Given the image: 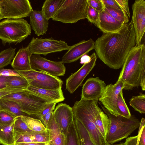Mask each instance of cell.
<instances>
[{"label":"cell","instance_id":"cell-39","mask_svg":"<svg viewBox=\"0 0 145 145\" xmlns=\"http://www.w3.org/2000/svg\"><path fill=\"white\" fill-rule=\"evenodd\" d=\"M57 102L50 103L46 105L37 116L40 119L45 115L51 110H53Z\"/></svg>","mask_w":145,"mask_h":145},{"label":"cell","instance_id":"cell-41","mask_svg":"<svg viewBox=\"0 0 145 145\" xmlns=\"http://www.w3.org/2000/svg\"><path fill=\"white\" fill-rule=\"evenodd\" d=\"M121 9L125 11L129 18L130 17V14L128 0H115Z\"/></svg>","mask_w":145,"mask_h":145},{"label":"cell","instance_id":"cell-32","mask_svg":"<svg viewBox=\"0 0 145 145\" xmlns=\"http://www.w3.org/2000/svg\"><path fill=\"white\" fill-rule=\"evenodd\" d=\"M16 49L10 47L0 52V69L11 63L14 57Z\"/></svg>","mask_w":145,"mask_h":145},{"label":"cell","instance_id":"cell-27","mask_svg":"<svg viewBox=\"0 0 145 145\" xmlns=\"http://www.w3.org/2000/svg\"><path fill=\"white\" fill-rule=\"evenodd\" d=\"M29 128L35 132H48V129L40 120L25 116H20Z\"/></svg>","mask_w":145,"mask_h":145},{"label":"cell","instance_id":"cell-26","mask_svg":"<svg viewBox=\"0 0 145 145\" xmlns=\"http://www.w3.org/2000/svg\"><path fill=\"white\" fill-rule=\"evenodd\" d=\"M0 144L3 145H14L13 124L8 126L0 123Z\"/></svg>","mask_w":145,"mask_h":145},{"label":"cell","instance_id":"cell-6","mask_svg":"<svg viewBox=\"0 0 145 145\" xmlns=\"http://www.w3.org/2000/svg\"><path fill=\"white\" fill-rule=\"evenodd\" d=\"M1 98L14 101L19 105L22 112L29 115L36 116L48 104L56 102L42 97L27 89Z\"/></svg>","mask_w":145,"mask_h":145},{"label":"cell","instance_id":"cell-2","mask_svg":"<svg viewBox=\"0 0 145 145\" xmlns=\"http://www.w3.org/2000/svg\"><path fill=\"white\" fill-rule=\"evenodd\" d=\"M143 73H145V46L140 43L131 49L122 67L118 79L123 84V89L131 90L140 86Z\"/></svg>","mask_w":145,"mask_h":145},{"label":"cell","instance_id":"cell-48","mask_svg":"<svg viewBox=\"0 0 145 145\" xmlns=\"http://www.w3.org/2000/svg\"><path fill=\"white\" fill-rule=\"evenodd\" d=\"M45 144L43 143L38 142L20 143H16L14 145H44Z\"/></svg>","mask_w":145,"mask_h":145},{"label":"cell","instance_id":"cell-14","mask_svg":"<svg viewBox=\"0 0 145 145\" xmlns=\"http://www.w3.org/2000/svg\"><path fill=\"white\" fill-rule=\"evenodd\" d=\"M90 56L91 59L89 62L84 64L78 71L66 79V89L70 93H73L81 86L84 79L95 66L97 59L95 53L93 52Z\"/></svg>","mask_w":145,"mask_h":145},{"label":"cell","instance_id":"cell-38","mask_svg":"<svg viewBox=\"0 0 145 145\" xmlns=\"http://www.w3.org/2000/svg\"><path fill=\"white\" fill-rule=\"evenodd\" d=\"M23 89L12 87L7 86L0 89V99L11 94L19 92L23 90Z\"/></svg>","mask_w":145,"mask_h":145},{"label":"cell","instance_id":"cell-20","mask_svg":"<svg viewBox=\"0 0 145 145\" xmlns=\"http://www.w3.org/2000/svg\"><path fill=\"white\" fill-rule=\"evenodd\" d=\"M54 118L60 128L65 130L72 120L73 113L72 108L65 103H60L53 112Z\"/></svg>","mask_w":145,"mask_h":145},{"label":"cell","instance_id":"cell-34","mask_svg":"<svg viewBox=\"0 0 145 145\" xmlns=\"http://www.w3.org/2000/svg\"><path fill=\"white\" fill-rule=\"evenodd\" d=\"M82 145H95L89 132L81 122L79 123Z\"/></svg>","mask_w":145,"mask_h":145},{"label":"cell","instance_id":"cell-12","mask_svg":"<svg viewBox=\"0 0 145 145\" xmlns=\"http://www.w3.org/2000/svg\"><path fill=\"white\" fill-rule=\"evenodd\" d=\"M124 84L121 80L118 79L115 84L106 86L103 94L99 99L100 101L106 109L111 114L116 116L119 115L118 112L116 103L118 97Z\"/></svg>","mask_w":145,"mask_h":145},{"label":"cell","instance_id":"cell-9","mask_svg":"<svg viewBox=\"0 0 145 145\" xmlns=\"http://www.w3.org/2000/svg\"><path fill=\"white\" fill-rule=\"evenodd\" d=\"M32 10L29 0H0V12L3 19H22L29 16Z\"/></svg>","mask_w":145,"mask_h":145},{"label":"cell","instance_id":"cell-55","mask_svg":"<svg viewBox=\"0 0 145 145\" xmlns=\"http://www.w3.org/2000/svg\"><path fill=\"white\" fill-rule=\"evenodd\" d=\"M50 145H53V144H50Z\"/></svg>","mask_w":145,"mask_h":145},{"label":"cell","instance_id":"cell-46","mask_svg":"<svg viewBox=\"0 0 145 145\" xmlns=\"http://www.w3.org/2000/svg\"><path fill=\"white\" fill-rule=\"evenodd\" d=\"M91 59V57L90 56L85 54L80 58V63L81 64H84L89 62Z\"/></svg>","mask_w":145,"mask_h":145},{"label":"cell","instance_id":"cell-33","mask_svg":"<svg viewBox=\"0 0 145 145\" xmlns=\"http://www.w3.org/2000/svg\"><path fill=\"white\" fill-rule=\"evenodd\" d=\"M14 136L23 133L33 132L22 120L20 116L15 118L13 123Z\"/></svg>","mask_w":145,"mask_h":145},{"label":"cell","instance_id":"cell-3","mask_svg":"<svg viewBox=\"0 0 145 145\" xmlns=\"http://www.w3.org/2000/svg\"><path fill=\"white\" fill-rule=\"evenodd\" d=\"M98 100H86L82 99L76 101L72 107L73 115L89 132L95 145H103L106 142L97 128L95 115L100 108Z\"/></svg>","mask_w":145,"mask_h":145},{"label":"cell","instance_id":"cell-17","mask_svg":"<svg viewBox=\"0 0 145 145\" xmlns=\"http://www.w3.org/2000/svg\"><path fill=\"white\" fill-rule=\"evenodd\" d=\"M125 25L103 10L99 13V20L96 26L103 33H106L117 32Z\"/></svg>","mask_w":145,"mask_h":145},{"label":"cell","instance_id":"cell-53","mask_svg":"<svg viewBox=\"0 0 145 145\" xmlns=\"http://www.w3.org/2000/svg\"><path fill=\"white\" fill-rule=\"evenodd\" d=\"M103 145H109V144L106 142Z\"/></svg>","mask_w":145,"mask_h":145},{"label":"cell","instance_id":"cell-15","mask_svg":"<svg viewBox=\"0 0 145 145\" xmlns=\"http://www.w3.org/2000/svg\"><path fill=\"white\" fill-rule=\"evenodd\" d=\"M94 49L95 42L91 38L87 40H82L70 46L61 61L63 64L74 62Z\"/></svg>","mask_w":145,"mask_h":145},{"label":"cell","instance_id":"cell-43","mask_svg":"<svg viewBox=\"0 0 145 145\" xmlns=\"http://www.w3.org/2000/svg\"><path fill=\"white\" fill-rule=\"evenodd\" d=\"M103 5L107 6L113 8L121 9L115 0H101Z\"/></svg>","mask_w":145,"mask_h":145},{"label":"cell","instance_id":"cell-8","mask_svg":"<svg viewBox=\"0 0 145 145\" xmlns=\"http://www.w3.org/2000/svg\"><path fill=\"white\" fill-rule=\"evenodd\" d=\"M27 80L30 86L39 88L55 90L61 88L62 80L44 72L32 70L16 71Z\"/></svg>","mask_w":145,"mask_h":145},{"label":"cell","instance_id":"cell-21","mask_svg":"<svg viewBox=\"0 0 145 145\" xmlns=\"http://www.w3.org/2000/svg\"><path fill=\"white\" fill-rule=\"evenodd\" d=\"M48 127L49 142L54 145H66L65 137L61 132L60 127L54 118L53 112Z\"/></svg>","mask_w":145,"mask_h":145},{"label":"cell","instance_id":"cell-51","mask_svg":"<svg viewBox=\"0 0 145 145\" xmlns=\"http://www.w3.org/2000/svg\"><path fill=\"white\" fill-rule=\"evenodd\" d=\"M109 145H125L124 143V142H120V143L116 144H109Z\"/></svg>","mask_w":145,"mask_h":145},{"label":"cell","instance_id":"cell-11","mask_svg":"<svg viewBox=\"0 0 145 145\" xmlns=\"http://www.w3.org/2000/svg\"><path fill=\"white\" fill-rule=\"evenodd\" d=\"M30 63L32 70L44 72L55 76H63L66 71V68L61 61H56L48 60L40 55L32 54Z\"/></svg>","mask_w":145,"mask_h":145},{"label":"cell","instance_id":"cell-45","mask_svg":"<svg viewBox=\"0 0 145 145\" xmlns=\"http://www.w3.org/2000/svg\"><path fill=\"white\" fill-rule=\"evenodd\" d=\"M53 110H51L42 117L41 119L42 121L44 126L47 128L48 124Z\"/></svg>","mask_w":145,"mask_h":145},{"label":"cell","instance_id":"cell-13","mask_svg":"<svg viewBox=\"0 0 145 145\" xmlns=\"http://www.w3.org/2000/svg\"><path fill=\"white\" fill-rule=\"evenodd\" d=\"M132 20L135 35L136 45L140 44L145 31V1L135 0L132 5Z\"/></svg>","mask_w":145,"mask_h":145},{"label":"cell","instance_id":"cell-52","mask_svg":"<svg viewBox=\"0 0 145 145\" xmlns=\"http://www.w3.org/2000/svg\"><path fill=\"white\" fill-rule=\"evenodd\" d=\"M3 19V18L2 17V16L1 15L0 12V20H1Z\"/></svg>","mask_w":145,"mask_h":145},{"label":"cell","instance_id":"cell-10","mask_svg":"<svg viewBox=\"0 0 145 145\" xmlns=\"http://www.w3.org/2000/svg\"><path fill=\"white\" fill-rule=\"evenodd\" d=\"M27 47L32 54L46 56L51 53L68 50L70 46L64 41L52 38L33 37Z\"/></svg>","mask_w":145,"mask_h":145},{"label":"cell","instance_id":"cell-42","mask_svg":"<svg viewBox=\"0 0 145 145\" xmlns=\"http://www.w3.org/2000/svg\"><path fill=\"white\" fill-rule=\"evenodd\" d=\"M0 75L5 76H20L16 71L14 69L3 68L0 69Z\"/></svg>","mask_w":145,"mask_h":145},{"label":"cell","instance_id":"cell-31","mask_svg":"<svg viewBox=\"0 0 145 145\" xmlns=\"http://www.w3.org/2000/svg\"><path fill=\"white\" fill-rule=\"evenodd\" d=\"M116 107L119 115L127 118L131 116V115L123 97L122 90L118 95Z\"/></svg>","mask_w":145,"mask_h":145},{"label":"cell","instance_id":"cell-35","mask_svg":"<svg viewBox=\"0 0 145 145\" xmlns=\"http://www.w3.org/2000/svg\"><path fill=\"white\" fill-rule=\"evenodd\" d=\"M100 12L88 5L87 11V19L89 22L96 26L99 17Z\"/></svg>","mask_w":145,"mask_h":145},{"label":"cell","instance_id":"cell-56","mask_svg":"<svg viewBox=\"0 0 145 145\" xmlns=\"http://www.w3.org/2000/svg\"></svg>","mask_w":145,"mask_h":145},{"label":"cell","instance_id":"cell-28","mask_svg":"<svg viewBox=\"0 0 145 145\" xmlns=\"http://www.w3.org/2000/svg\"><path fill=\"white\" fill-rule=\"evenodd\" d=\"M103 10L124 24L129 23V18L126 13L121 9L103 5Z\"/></svg>","mask_w":145,"mask_h":145},{"label":"cell","instance_id":"cell-47","mask_svg":"<svg viewBox=\"0 0 145 145\" xmlns=\"http://www.w3.org/2000/svg\"><path fill=\"white\" fill-rule=\"evenodd\" d=\"M7 76L0 75V89L7 87L6 79Z\"/></svg>","mask_w":145,"mask_h":145},{"label":"cell","instance_id":"cell-22","mask_svg":"<svg viewBox=\"0 0 145 145\" xmlns=\"http://www.w3.org/2000/svg\"><path fill=\"white\" fill-rule=\"evenodd\" d=\"M27 89L40 96L57 103L65 99L61 88L55 90H49L29 86Z\"/></svg>","mask_w":145,"mask_h":145},{"label":"cell","instance_id":"cell-36","mask_svg":"<svg viewBox=\"0 0 145 145\" xmlns=\"http://www.w3.org/2000/svg\"><path fill=\"white\" fill-rule=\"evenodd\" d=\"M15 118L8 113L3 111H0V123L7 125H12L14 121Z\"/></svg>","mask_w":145,"mask_h":145},{"label":"cell","instance_id":"cell-29","mask_svg":"<svg viewBox=\"0 0 145 145\" xmlns=\"http://www.w3.org/2000/svg\"><path fill=\"white\" fill-rule=\"evenodd\" d=\"M7 86L27 89L29 86L28 82L24 77L20 76H7L6 79Z\"/></svg>","mask_w":145,"mask_h":145},{"label":"cell","instance_id":"cell-44","mask_svg":"<svg viewBox=\"0 0 145 145\" xmlns=\"http://www.w3.org/2000/svg\"><path fill=\"white\" fill-rule=\"evenodd\" d=\"M138 136L139 143L141 145H145V126L142 127L140 134Z\"/></svg>","mask_w":145,"mask_h":145},{"label":"cell","instance_id":"cell-49","mask_svg":"<svg viewBox=\"0 0 145 145\" xmlns=\"http://www.w3.org/2000/svg\"><path fill=\"white\" fill-rule=\"evenodd\" d=\"M145 119L142 118L141 119V120L140 121V123L138 127V135L139 134H140V132L141 131V130L142 128V127L145 126Z\"/></svg>","mask_w":145,"mask_h":145},{"label":"cell","instance_id":"cell-40","mask_svg":"<svg viewBox=\"0 0 145 145\" xmlns=\"http://www.w3.org/2000/svg\"><path fill=\"white\" fill-rule=\"evenodd\" d=\"M88 5L99 12L103 10V5L101 0H88Z\"/></svg>","mask_w":145,"mask_h":145},{"label":"cell","instance_id":"cell-16","mask_svg":"<svg viewBox=\"0 0 145 145\" xmlns=\"http://www.w3.org/2000/svg\"><path fill=\"white\" fill-rule=\"evenodd\" d=\"M106 86L105 82L98 77L89 78L82 86L81 98L86 100H98Z\"/></svg>","mask_w":145,"mask_h":145},{"label":"cell","instance_id":"cell-23","mask_svg":"<svg viewBox=\"0 0 145 145\" xmlns=\"http://www.w3.org/2000/svg\"><path fill=\"white\" fill-rule=\"evenodd\" d=\"M0 111L5 112L14 118L27 114L22 112L19 105L14 101L0 99Z\"/></svg>","mask_w":145,"mask_h":145},{"label":"cell","instance_id":"cell-1","mask_svg":"<svg viewBox=\"0 0 145 145\" xmlns=\"http://www.w3.org/2000/svg\"><path fill=\"white\" fill-rule=\"evenodd\" d=\"M136 45L132 21L115 33H103L95 42V50L100 59L110 68L122 67L131 49Z\"/></svg>","mask_w":145,"mask_h":145},{"label":"cell","instance_id":"cell-19","mask_svg":"<svg viewBox=\"0 0 145 145\" xmlns=\"http://www.w3.org/2000/svg\"><path fill=\"white\" fill-rule=\"evenodd\" d=\"M32 54L27 47L20 48L11 63L13 68L16 71L32 70L30 63V59Z\"/></svg>","mask_w":145,"mask_h":145},{"label":"cell","instance_id":"cell-37","mask_svg":"<svg viewBox=\"0 0 145 145\" xmlns=\"http://www.w3.org/2000/svg\"><path fill=\"white\" fill-rule=\"evenodd\" d=\"M47 132H32L31 133L36 142L46 143L49 142V135H48Z\"/></svg>","mask_w":145,"mask_h":145},{"label":"cell","instance_id":"cell-25","mask_svg":"<svg viewBox=\"0 0 145 145\" xmlns=\"http://www.w3.org/2000/svg\"><path fill=\"white\" fill-rule=\"evenodd\" d=\"M95 123L98 130L106 140L110 126V121L107 115L101 108L95 115Z\"/></svg>","mask_w":145,"mask_h":145},{"label":"cell","instance_id":"cell-30","mask_svg":"<svg viewBox=\"0 0 145 145\" xmlns=\"http://www.w3.org/2000/svg\"><path fill=\"white\" fill-rule=\"evenodd\" d=\"M129 104L136 111L141 114L145 113V95L140 93L138 95L133 96L130 99Z\"/></svg>","mask_w":145,"mask_h":145},{"label":"cell","instance_id":"cell-24","mask_svg":"<svg viewBox=\"0 0 145 145\" xmlns=\"http://www.w3.org/2000/svg\"><path fill=\"white\" fill-rule=\"evenodd\" d=\"M65 0H46L42 7L41 12L48 20L55 15Z\"/></svg>","mask_w":145,"mask_h":145},{"label":"cell","instance_id":"cell-4","mask_svg":"<svg viewBox=\"0 0 145 145\" xmlns=\"http://www.w3.org/2000/svg\"><path fill=\"white\" fill-rule=\"evenodd\" d=\"M103 111L107 115L110 121L106 141L112 144L127 138L138 128L140 121L133 115L128 118L120 115L116 116L110 113L101 106Z\"/></svg>","mask_w":145,"mask_h":145},{"label":"cell","instance_id":"cell-54","mask_svg":"<svg viewBox=\"0 0 145 145\" xmlns=\"http://www.w3.org/2000/svg\"><path fill=\"white\" fill-rule=\"evenodd\" d=\"M44 145H50L49 144V142L45 143Z\"/></svg>","mask_w":145,"mask_h":145},{"label":"cell","instance_id":"cell-18","mask_svg":"<svg viewBox=\"0 0 145 145\" xmlns=\"http://www.w3.org/2000/svg\"><path fill=\"white\" fill-rule=\"evenodd\" d=\"M29 16L30 25L35 34L39 36L46 34L48 30L49 22L41 11L33 9Z\"/></svg>","mask_w":145,"mask_h":145},{"label":"cell","instance_id":"cell-7","mask_svg":"<svg viewBox=\"0 0 145 145\" xmlns=\"http://www.w3.org/2000/svg\"><path fill=\"white\" fill-rule=\"evenodd\" d=\"M88 0H65L52 18L64 23H74L87 18Z\"/></svg>","mask_w":145,"mask_h":145},{"label":"cell","instance_id":"cell-5","mask_svg":"<svg viewBox=\"0 0 145 145\" xmlns=\"http://www.w3.org/2000/svg\"><path fill=\"white\" fill-rule=\"evenodd\" d=\"M31 28L23 19H6L0 22V39L3 44L20 43L31 35Z\"/></svg>","mask_w":145,"mask_h":145},{"label":"cell","instance_id":"cell-50","mask_svg":"<svg viewBox=\"0 0 145 145\" xmlns=\"http://www.w3.org/2000/svg\"><path fill=\"white\" fill-rule=\"evenodd\" d=\"M68 145H78L73 136L72 135L70 136Z\"/></svg>","mask_w":145,"mask_h":145}]
</instances>
